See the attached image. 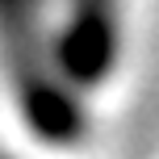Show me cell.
Returning <instances> with one entry per match:
<instances>
[{
	"label": "cell",
	"instance_id": "1",
	"mask_svg": "<svg viewBox=\"0 0 159 159\" xmlns=\"http://www.w3.org/2000/svg\"><path fill=\"white\" fill-rule=\"evenodd\" d=\"M0 63L21 117L42 143H75L84 134L80 88L42 34V0H0Z\"/></svg>",
	"mask_w": 159,
	"mask_h": 159
},
{
	"label": "cell",
	"instance_id": "2",
	"mask_svg": "<svg viewBox=\"0 0 159 159\" xmlns=\"http://www.w3.org/2000/svg\"><path fill=\"white\" fill-rule=\"evenodd\" d=\"M55 59L75 88L105 84L117 67V0H71Z\"/></svg>",
	"mask_w": 159,
	"mask_h": 159
}]
</instances>
